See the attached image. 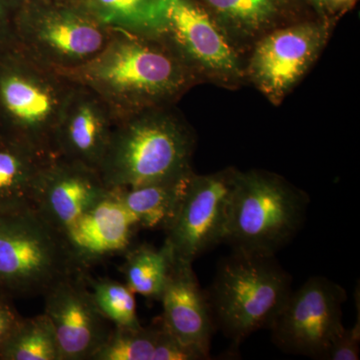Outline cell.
<instances>
[{
	"instance_id": "f546056e",
	"label": "cell",
	"mask_w": 360,
	"mask_h": 360,
	"mask_svg": "<svg viewBox=\"0 0 360 360\" xmlns=\"http://www.w3.org/2000/svg\"><path fill=\"white\" fill-rule=\"evenodd\" d=\"M65 1H75V0H65Z\"/></svg>"
},
{
	"instance_id": "7c38bea8",
	"label": "cell",
	"mask_w": 360,
	"mask_h": 360,
	"mask_svg": "<svg viewBox=\"0 0 360 360\" xmlns=\"http://www.w3.org/2000/svg\"><path fill=\"white\" fill-rule=\"evenodd\" d=\"M84 274L68 277L44 295L61 360H91L113 328L97 309Z\"/></svg>"
},
{
	"instance_id": "277c9868",
	"label": "cell",
	"mask_w": 360,
	"mask_h": 360,
	"mask_svg": "<svg viewBox=\"0 0 360 360\" xmlns=\"http://www.w3.org/2000/svg\"><path fill=\"white\" fill-rule=\"evenodd\" d=\"M71 85L15 40L0 47V134L54 158V134Z\"/></svg>"
},
{
	"instance_id": "8fae6325",
	"label": "cell",
	"mask_w": 360,
	"mask_h": 360,
	"mask_svg": "<svg viewBox=\"0 0 360 360\" xmlns=\"http://www.w3.org/2000/svg\"><path fill=\"white\" fill-rule=\"evenodd\" d=\"M328 37V26L319 22L269 30L255 45L245 72L267 99L281 103L314 65Z\"/></svg>"
},
{
	"instance_id": "cb8c5ba5",
	"label": "cell",
	"mask_w": 360,
	"mask_h": 360,
	"mask_svg": "<svg viewBox=\"0 0 360 360\" xmlns=\"http://www.w3.org/2000/svg\"><path fill=\"white\" fill-rule=\"evenodd\" d=\"M85 283L101 314L115 328L132 329L141 326L136 312L135 293L125 283L110 278H91L84 274Z\"/></svg>"
},
{
	"instance_id": "30bf717a",
	"label": "cell",
	"mask_w": 360,
	"mask_h": 360,
	"mask_svg": "<svg viewBox=\"0 0 360 360\" xmlns=\"http://www.w3.org/2000/svg\"><path fill=\"white\" fill-rule=\"evenodd\" d=\"M345 288L324 276L310 277L291 291L274 319L271 338L286 354L326 360L338 336L345 331L342 307Z\"/></svg>"
},
{
	"instance_id": "484cf974",
	"label": "cell",
	"mask_w": 360,
	"mask_h": 360,
	"mask_svg": "<svg viewBox=\"0 0 360 360\" xmlns=\"http://www.w3.org/2000/svg\"><path fill=\"white\" fill-rule=\"evenodd\" d=\"M22 316L16 310L11 298L0 293V349L20 324Z\"/></svg>"
},
{
	"instance_id": "6da1fadb",
	"label": "cell",
	"mask_w": 360,
	"mask_h": 360,
	"mask_svg": "<svg viewBox=\"0 0 360 360\" xmlns=\"http://www.w3.org/2000/svg\"><path fill=\"white\" fill-rule=\"evenodd\" d=\"M58 72L96 91L118 120L172 106L198 80L160 37L118 30L96 58Z\"/></svg>"
},
{
	"instance_id": "8992f818",
	"label": "cell",
	"mask_w": 360,
	"mask_h": 360,
	"mask_svg": "<svg viewBox=\"0 0 360 360\" xmlns=\"http://www.w3.org/2000/svg\"><path fill=\"white\" fill-rule=\"evenodd\" d=\"M65 240L35 208L0 212V293L44 296L68 277L82 276Z\"/></svg>"
},
{
	"instance_id": "ba28073f",
	"label": "cell",
	"mask_w": 360,
	"mask_h": 360,
	"mask_svg": "<svg viewBox=\"0 0 360 360\" xmlns=\"http://www.w3.org/2000/svg\"><path fill=\"white\" fill-rule=\"evenodd\" d=\"M239 172L229 167L215 174L191 175L174 219L165 231L163 246L172 264H193L224 243Z\"/></svg>"
},
{
	"instance_id": "5b68a950",
	"label": "cell",
	"mask_w": 360,
	"mask_h": 360,
	"mask_svg": "<svg viewBox=\"0 0 360 360\" xmlns=\"http://www.w3.org/2000/svg\"><path fill=\"white\" fill-rule=\"evenodd\" d=\"M309 205V195L279 175L240 172L224 243L232 250L276 255L302 229Z\"/></svg>"
},
{
	"instance_id": "7a4b0ae2",
	"label": "cell",
	"mask_w": 360,
	"mask_h": 360,
	"mask_svg": "<svg viewBox=\"0 0 360 360\" xmlns=\"http://www.w3.org/2000/svg\"><path fill=\"white\" fill-rule=\"evenodd\" d=\"M195 137L167 108L124 116L116 122L99 174L108 188L169 181L193 172Z\"/></svg>"
},
{
	"instance_id": "83f0119b",
	"label": "cell",
	"mask_w": 360,
	"mask_h": 360,
	"mask_svg": "<svg viewBox=\"0 0 360 360\" xmlns=\"http://www.w3.org/2000/svg\"><path fill=\"white\" fill-rule=\"evenodd\" d=\"M355 0H328L326 2V8L330 9L331 11H340L342 9L347 8L350 4H354Z\"/></svg>"
},
{
	"instance_id": "7402d4cb",
	"label": "cell",
	"mask_w": 360,
	"mask_h": 360,
	"mask_svg": "<svg viewBox=\"0 0 360 360\" xmlns=\"http://www.w3.org/2000/svg\"><path fill=\"white\" fill-rule=\"evenodd\" d=\"M123 255L125 262L122 272L124 283L135 295L160 300L172 265L165 246H132Z\"/></svg>"
},
{
	"instance_id": "5bb4252c",
	"label": "cell",
	"mask_w": 360,
	"mask_h": 360,
	"mask_svg": "<svg viewBox=\"0 0 360 360\" xmlns=\"http://www.w3.org/2000/svg\"><path fill=\"white\" fill-rule=\"evenodd\" d=\"M139 226L112 189L63 232L66 248L82 274L130 248Z\"/></svg>"
},
{
	"instance_id": "ffe728a7",
	"label": "cell",
	"mask_w": 360,
	"mask_h": 360,
	"mask_svg": "<svg viewBox=\"0 0 360 360\" xmlns=\"http://www.w3.org/2000/svg\"><path fill=\"white\" fill-rule=\"evenodd\" d=\"M208 13L231 40L252 39L270 30L279 8L276 0H202Z\"/></svg>"
},
{
	"instance_id": "4316f807",
	"label": "cell",
	"mask_w": 360,
	"mask_h": 360,
	"mask_svg": "<svg viewBox=\"0 0 360 360\" xmlns=\"http://www.w3.org/2000/svg\"><path fill=\"white\" fill-rule=\"evenodd\" d=\"M22 0H0V47L15 40L14 18Z\"/></svg>"
},
{
	"instance_id": "f1b7e54d",
	"label": "cell",
	"mask_w": 360,
	"mask_h": 360,
	"mask_svg": "<svg viewBox=\"0 0 360 360\" xmlns=\"http://www.w3.org/2000/svg\"><path fill=\"white\" fill-rule=\"evenodd\" d=\"M311 1L314 2L316 6L326 8V2H328V0H311Z\"/></svg>"
},
{
	"instance_id": "9c48e42d",
	"label": "cell",
	"mask_w": 360,
	"mask_h": 360,
	"mask_svg": "<svg viewBox=\"0 0 360 360\" xmlns=\"http://www.w3.org/2000/svg\"><path fill=\"white\" fill-rule=\"evenodd\" d=\"M158 37L196 77L232 86L245 75L232 40L210 13L193 0H161Z\"/></svg>"
},
{
	"instance_id": "e0dca14e",
	"label": "cell",
	"mask_w": 360,
	"mask_h": 360,
	"mask_svg": "<svg viewBox=\"0 0 360 360\" xmlns=\"http://www.w3.org/2000/svg\"><path fill=\"white\" fill-rule=\"evenodd\" d=\"M202 352L179 342L160 323L127 329L113 326L91 360H206Z\"/></svg>"
},
{
	"instance_id": "2e32d148",
	"label": "cell",
	"mask_w": 360,
	"mask_h": 360,
	"mask_svg": "<svg viewBox=\"0 0 360 360\" xmlns=\"http://www.w3.org/2000/svg\"><path fill=\"white\" fill-rule=\"evenodd\" d=\"M160 302L161 323L186 347L212 359L210 347L217 331L206 292L200 288L193 264H172Z\"/></svg>"
},
{
	"instance_id": "603a6c76",
	"label": "cell",
	"mask_w": 360,
	"mask_h": 360,
	"mask_svg": "<svg viewBox=\"0 0 360 360\" xmlns=\"http://www.w3.org/2000/svg\"><path fill=\"white\" fill-rule=\"evenodd\" d=\"M0 360H61L56 331L46 314L25 319L0 349Z\"/></svg>"
},
{
	"instance_id": "52a82bcc",
	"label": "cell",
	"mask_w": 360,
	"mask_h": 360,
	"mask_svg": "<svg viewBox=\"0 0 360 360\" xmlns=\"http://www.w3.org/2000/svg\"><path fill=\"white\" fill-rule=\"evenodd\" d=\"M105 27L75 1L22 0L14 18V39L32 58L56 71L96 58L110 41Z\"/></svg>"
},
{
	"instance_id": "44dd1931",
	"label": "cell",
	"mask_w": 360,
	"mask_h": 360,
	"mask_svg": "<svg viewBox=\"0 0 360 360\" xmlns=\"http://www.w3.org/2000/svg\"><path fill=\"white\" fill-rule=\"evenodd\" d=\"M110 30L158 37L162 22L161 0H75Z\"/></svg>"
},
{
	"instance_id": "d6986e66",
	"label": "cell",
	"mask_w": 360,
	"mask_h": 360,
	"mask_svg": "<svg viewBox=\"0 0 360 360\" xmlns=\"http://www.w3.org/2000/svg\"><path fill=\"white\" fill-rule=\"evenodd\" d=\"M146 186L110 188L136 219L139 229L163 231L169 226L179 210L189 177Z\"/></svg>"
},
{
	"instance_id": "d4e9b609",
	"label": "cell",
	"mask_w": 360,
	"mask_h": 360,
	"mask_svg": "<svg viewBox=\"0 0 360 360\" xmlns=\"http://www.w3.org/2000/svg\"><path fill=\"white\" fill-rule=\"evenodd\" d=\"M359 297L357 298V322L352 328H345L331 345L326 360H359L360 343Z\"/></svg>"
},
{
	"instance_id": "4fadbf2b",
	"label": "cell",
	"mask_w": 360,
	"mask_h": 360,
	"mask_svg": "<svg viewBox=\"0 0 360 360\" xmlns=\"http://www.w3.org/2000/svg\"><path fill=\"white\" fill-rule=\"evenodd\" d=\"M71 84L54 134V155L99 170L117 115L96 91Z\"/></svg>"
},
{
	"instance_id": "ac0fdd59",
	"label": "cell",
	"mask_w": 360,
	"mask_h": 360,
	"mask_svg": "<svg viewBox=\"0 0 360 360\" xmlns=\"http://www.w3.org/2000/svg\"><path fill=\"white\" fill-rule=\"evenodd\" d=\"M47 158L0 134V212L35 208Z\"/></svg>"
},
{
	"instance_id": "9a60e30c",
	"label": "cell",
	"mask_w": 360,
	"mask_h": 360,
	"mask_svg": "<svg viewBox=\"0 0 360 360\" xmlns=\"http://www.w3.org/2000/svg\"><path fill=\"white\" fill-rule=\"evenodd\" d=\"M108 191L98 170L54 156L42 170L35 210L63 234Z\"/></svg>"
},
{
	"instance_id": "3957f363",
	"label": "cell",
	"mask_w": 360,
	"mask_h": 360,
	"mask_svg": "<svg viewBox=\"0 0 360 360\" xmlns=\"http://www.w3.org/2000/svg\"><path fill=\"white\" fill-rule=\"evenodd\" d=\"M291 283L276 255L232 250L220 260L205 291L215 329L236 347L260 329H269L290 297Z\"/></svg>"
}]
</instances>
